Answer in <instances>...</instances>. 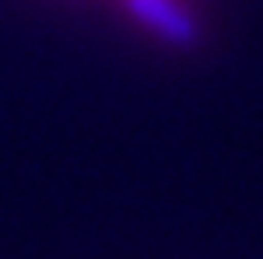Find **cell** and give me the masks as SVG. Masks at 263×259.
Returning <instances> with one entry per match:
<instances>
[{
	"mask_svg": "<svg viewBox=\"0 0 263 259\" xmlns=\"http://www.w3.org/2000/svg\"><path fill=\"white\" fill-rule=\"evenodd\" d=\"M123 4L141 25H147L155 35H162L172 46H193L200 35L193 14L176 0H123Z\"/></svg>",
	"mask_w": 263,
	"mask_h": 259,
	"instance_id": "cell-1",
	"label": "cell"
}]
</instances>
